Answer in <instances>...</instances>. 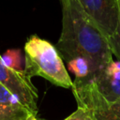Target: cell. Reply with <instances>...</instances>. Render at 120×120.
Segmentation results:
<instances>
[{"label":"cell","mask_w":120,"mask_h":120,"mask_svg":"<svg viewBox=\"0 0 120 120\" xmlns=\"http://www.w3.org/2000/svg\"><path fill=\"white\" fill-rule=\"evenodd\" d=\"M0 84L6 87L34 115L38 113V93L32 83L31 78L23 71L14 70L4 64L0 55Z\"/></svg>","instance_id":"obj_4"},{"label":"cell","mask_w":120,"mask_h":120,"mask_svg":"<svg viewBox=\"0 0 120 120\" xmlns=\"http://www.w3.org/2000/svg\"><path fill=\"white\" fill-rule=\"evenodd\" d=\"M30 114L18 98L0 84V120H25Z\"/></svg>","instance_id":"obj_7"},{"label":"cell","mask_w":120,"mask_h":120,"mask_svg":"<svg viewBox=\"0 0 120 120\" xmlns=\"http://www.w3.org/2000/svg\"><path fill=\"white\" fill-rule=\"evenodd\" d=\"M117 1H118V2H119V3H120V0H117Z\"/></svg>","instance_id":"obj_13"},{"label":"cell","mask_w":120,"mask_h":120,"mask_svg":"<svg viewBox=\"0 0 120 120\" xmlns=\"http://www.w3.org/2000/svg\"><path fill=\"white\" fill-rule=\"evenodd\" d=\"M67 64L68 68L75 75V79L77 80L90 78L97 71L93 61L84 56H77L68 61Z\"/></svg>","instance_id":"obj_8"},{"label":"cell","mask_w":120,"mask_h":120,"mask_svg":"<svg viewBox=\"0 0 120 120\" xmlns=\"http://www.w3.org/2000/svg\"><path fill=\"white\" fill-rule=\"evenodd\" d=\"M24 72L30 77L44 78L51 83L70 88L73 85L56 47L36 35L31 36L24 45Z\"/></svg>","instance_id":"obj_2"},{"label":"cell","mask_w":120,"mask_h":120,"mask_svg":"<svg viewBox=\"0 0 120 120\" xmlns=\"http://www.w3.org/2000/svg\"><path fill=\"white\" fill-rule=\"evenodd\" d=\"M71 91L78 107L87 110L96 120H120V98H106L97 89L91 78L75 79Z\"/></svg>","instance_id":"obj_3"},{"label":"cell","mask_w":120,"mask_h":120,"mask_svg":"<svg viewBox=\"0 0 120 120\" xmlns=\"http://www.w3.org/2000/svg\"><path fill=\"white\" fill-rule=\"evenodd\" d=\"M64 120H96V119L87 110L82 107H78L75 112H73L69 116H68Z\"/></svg>","instance_id":"obj_11"},{"label":"cell","mask_w":120,"mask_h":120,"mask_svg":"<svg viewBox=\"0 0 120 120\" xmlns=\"http://www.w3.org/2000/svg\"><path fill=\"white\" fill-rule=\"evenodd\" d=\"M117 3H118V10H119L118 22L114 33L108 38V41L112 55H114L118 59V61H120V3L118 1Z\"/></svg>","instance_id":"obj_10"},{"label":"cell","mask_w":120,"mask_h":120,"mask_svg":"<svg viewBox=\"0 0 120 120\" xmlns=\"http://www.w3.org/2000/svg\"><path fill=\"white\" fill-rule=\"evenodd\" d=\"M1 57L4 64L8 68L18 71L24 70L22 68V54L20 50H17V49L8 50L5 52V54H3Z\"/></svg>","instance_id":"obj_9"},{"label":"cell","mask_w":120,"mask_h":120,"mask_svg":"<svg viewBox=\"0 0 120 120\" xmlns=\"http://www.w3.org/2000/svg\"><path fill=\"white\" fill-rule=\"evenodd\" d=\"M25 120H38V118H37V115H34V114H30Z\"/></svg>","instance_id":"obj_12"},{"label":"cell","mask_w":120,"mask_h":120,"mask_svg":"<svg viewBox=\"0 0 120 120\" xmlns=\"http://www.w3.org/2000/svg\"><path fill=\"white\" fill-rule=\"evenodd\" d=\"M62 31L56 49L67 63L77 56L93 61L97 70L112 60L107 37L86 15L76 0H60Z\"/></svg>","instance_id":"obj_1"},{"label":"cell","mask_w":120,"mask_h":120,"mask_svg":"<svg viewBox=\"0 0 120 120\" xmlns=\"http://www.w3.org/2000/svg\"><path fill=\"white\" fill-rule=\"evenodd\" d=\"M97 89L106 98H120V61L112 60L90 77Z\"/></svg>","instance_id":"obj_6"},{"label":"cell","mask_w":120,"mask_h":120,"mask_svg":"<svg viewBox=\"0 0 120 120\" xmlns=\"http://www.w3.org/2000/svg\"><path fill=\"white\" fill-rule=\"evenodd\" d=\"M86 15L99 27L103 34L111 37L118 22L117 0H76Z\"/></svg>","instance_id":"obj_5"}]
</instances>
